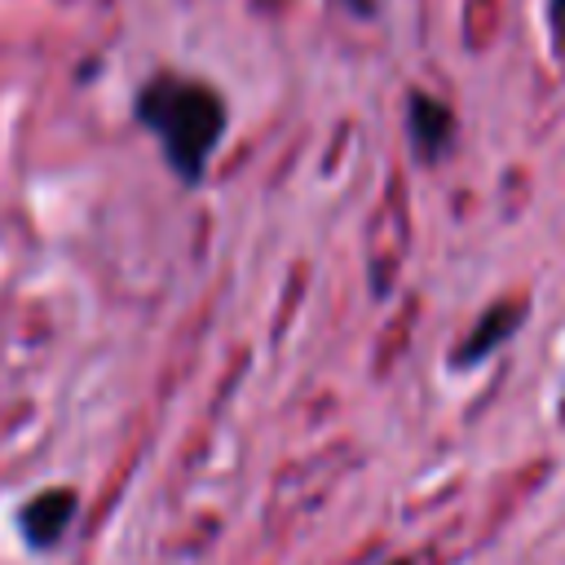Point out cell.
Returning a JSON list of instances; mask_svg holds the SVG:
<instances>
[{
  "label": "cell",
  "mask_w": 565,
  "mask_h": 565,
  "mask_svg": "<svg viewBox=\"0 0 565 565\" xmlns=\"http://www.w3.org/2000/svg\"><path fill=\"white\" fill-rule=\"evenodd\" d=\"M552 13H556V26L565 31V0H552Z\"/></svg>",
  "instance_id": "cell-2"
},
{
  "label": "cell",
  "mask_w": 565,
  "mask_h": 565,
  "mask_svg": "<svg viewBox=\"0 0 565 565\" xmlns=\"http://www.w3.org/2000/svg\"><path fill=\"white\" fill-rule=\"evenodd\" d=\"M141 124L159 137L163 159L185 181H199L221 132H225V102L212 84L185 75H154L137 97Z\"/></svg>",
  "instance_id": "cell-1"
}]
</instances>
